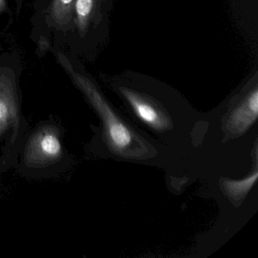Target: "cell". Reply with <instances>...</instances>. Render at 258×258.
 <instances>
[{"instance_id":"obj_3","label":"cell","mask_w":258,"mask_h":258,"mask_svg":"<svg viewBox=\"0 0 258 258\" xmlns=\"http://www.w3.org/2000/svg\"><path fill=\"white\" fill-rule=\"evenodd\" d=\"M57 62L62 68L74 85L82 93L99 113L103 120L105 134L114 148L123 149L131 143V135L127 128L120 123L108 106L97 86L81 69L78 60L58 48L52 49Z\"/></svg>"},{"instance_id":"obj_5","label":"cell","mask_w":258,"mask_h":258,"mask_svg":"<svg viewBox=\"0 0 258 258\" xmlns=\"http://www.w3.org/2000/svg\"><path fill=\"white\" fill-rule=\"evenodd\" d=\"M76 0H49L41 13L42 27L52 38L50 49H62L73 29Z\"/></svg>"},{"instance_id":"obj_2","label":"cell","mask_w":258,"mask_h":258,"mask_svg":"<svg viewBox=\"0 0 258 258\" xmlns=\"http://www.w3.org/2000/svg\"><path fill=\"white\" fill-rule=\"evenodd\" d=\"M22 71L17 54L7 52L0 55V153L16 158L28 131L22 114Z\"/></svg>"},{"instance_id":"obj_1","label":"cell","mask_w":258,"mask_h":258,"mask_svg":"<svg viewBox=\"0 0 258 258\" xmlns=\"http://www.w3.org/2000/svg\"><path fill=\"white\" fill-rule=\"evenodd\" d=\"M66 129L52 114L24 137L13 168L28 179H48L70 170L73 158L64 144Z\"/></svg>"},{"instance_id":"obj_6","label":"cell","mask_w":258,"mask_h":258,"mask_svg":"<svg viewBox=\"0 0 258 258\" xmlns=\"http://www.w3.org/2000/svg\"><path fill=\"white\" fill-rule=\"evenodd\" d=\"M258 114V90L255 88L238 107L229 120V128L241 132L256 120Z\"/></svg>"},{"instance_id":"obj_7","label":"cell","mask_w":258,"mask_h":258,"mask_svg":"<svg viewBox=\"0 0 258 258\" xmlns=\"http://www.w3.org/2000/svg\"><path fill=\"white\" fill-rule=\"evenodd\" d=\"M121 91L123 96L132 105L133 108H134L137 114L144 121L152 126H155V127H159L161 126L160 125L161 124V120H160L158 112L147 101L145 100L137 93H134L131 90L122 89Z\"/></svg>"},{"instance_id":"obj_10","label":"cell","mask_w":258,"mask_h":258,"mask_svg":"<svg viewBox=\"0 0 258 258\" xmlns=\"http://www.w3.org/2000/svg\"><path fill=\"white\" fill-rule=\"evenodd\" d=\"M9 13L8 0H0V19Z\"/></svg>"},{"instance_id":"obj_9","label":"cell","mask_w":258,"mask_h":258,"mask_svg":"<svg viewBox=\"0 0 258 258\" xmlns=\"http://www.w3.org/2000/svg\"><path fill=\"white\" fill-rule=\"evenodd\" d=\"M16 160L17 158L11 155L0 153V182L2 179V175L14 167Z\"/></svg>"},{"instance_id":"obj_4","label":"cell","mask_w":258,"mask_h":258,"mask_svg":"<svg viewBox=\"0 0 258 258\" xmlns=\"http://www.w3.org/2000/svg\"><path fill=\"white\" fill-rule=\"evenodd\" d=\"M102 0H76L73 29L64 43L69 55L82 49L92 33L96 31L102 18Z\"/></svg>"},{"instance_id":"obj_8","label":"cell","mask_w":258,"mask_h":258,"mask_svg":"<svg viewBox=\"0 0 258 258\" xmlns=\"http://www.w3.org/2000/svg\"><path fill=\"white\" fill-rule=\"evenodd\" d=\"M258 173L255 172L247 179L241 181L228 180L225 182V188L232 196H238L247 192L257 179Z\"/></svg>"}]
</instances>
